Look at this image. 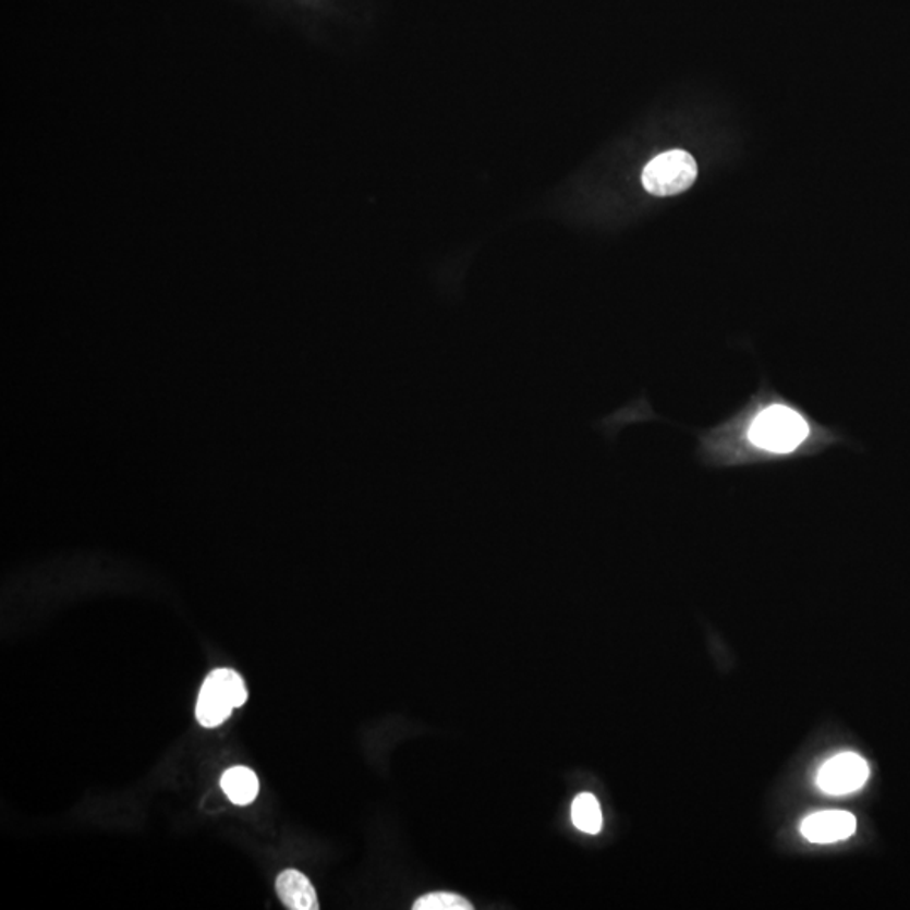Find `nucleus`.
Segmentation results:
<instances>
[{"instance_id": "obj_5", "label": "nucleus", "mask_w": 910, "mask_h": 910, "mask_svg": "<svg viewBox=\"0 0 910 910\" xmlns=\"http://www.w3.org/2000/svg\"><path fill=\"white\" fill-rule=\"evenodd\" d=\"M857 829V820L848 811H820L801 825V833L811 844H835L847 840Z\"/></svg>"}, {"instance_id": "obj_9", "label": "nucleus", "mask_w": 910, "mask_h": 910, "mask_svg": "<svg viewBox=\"0 0 910 910\" xmlns=\"http://www.w3.org/2000/svg\"><path fill=\"white\" fill-rule=\"evenodd\" d=\"M474 906L452 891H432L415 900L413 910H472Z\"/></svg>"}, {"instance_id": "obj_4", "label": "nucleus", "mask_w": 910, "mask_h": 910, "mask_svg": "<svg viewBox=\"0 0 910 910\" xmlns=\"http://www.w3.org/2000/svg\"><path fill=\"white\" fill-rule=\"evenodd\" d=\"M869 774V764L862 755L844 752L820 769L817 788L832 796L851 794L865 786Z\"/></svg>"}, {"instance_id": "obj_2", "label": "nucleus", "mask_w": 910, "mask_h": 910, "mask_svg": "<svg viewBox=\"0 0 910 910\" xmlns=\"http://www.w3.org/2000/svg\"><path fill=\"white\" fill-rule=\"evenodd\" d=\"M248 700L245 681L233 669H215L203 683L196 703L197 721L206 728H215L230 718L234 708Z\"/></svg>"}, {"instance_id": "obj_1", "label": "nucleus", "mask_w": 910, "mask_h": 910, "mask_svg": "<svg viewBox=\"0 0 910 910\" xmlns=\"http://www.w3.org/2000/svg\"><path fill=\"white\" fill-rule=\"evenodd\" d=\"M847 444V434L814 421L764 378L737 412L699 432L696 458L705 468H745L816 458L829 447Z\"/></svg>"}, {"instance_id": "obj_6", "label": "nucleus", "mask_w": 910, "mask_h": 910, "mask_svg": "<svg viewBox=\"0 0 910 910\" xmlns=\"http://www.w3.org/2000/svg\"><path fill=\"white\" fill-rule=\"evenodd\" d=\"M277 896L282 900L283 906L290 910H317L316 888L311 884L304 873L299 870H283L276 881Z\"/></svg>"}, {"instance_id": "obj_8", "label": "nucleus", "mask_w": 910, "mask_h": 910, "mask_svg": "<svg viewBox=\"0 0 910 910\" xmlns=\"http://www.w3.org/2000/svg\"><path fill=\"white\" fill-rule=\"evenodd\" d=\"M572 822L575 828L587 835H597L603 829L604 817L597 798L591 792L577 796L572 804Z\"/></svg>"}, {"instance_id": "obj_7", "label": "nucleus", "mask_w": 910, "mask_h": 910, "mask_svg": "<svg viewBox=\"0 0 910 910\" xmlns=\"http://www.w3.org/2000/svg\"><path fill=\"white\" fill-rule=\"evenodd\" d=\"M221 788H223L225 794L228 796L231 803L246 806L257 798L260 782H258L257 774L253 773L252 769L239 766L231 767L223 774Z\"/></svg>"}, {"instance_id": "obj_3", "label": "nucleus", "mask_w": 910, "mask_h": 910, "mask_svg": "<svg viewBox=\"0 0 910 910\" xmlns=\"http://www.w3.org/2000/svg\"><path fill=\"white\" fill-rule=\"evenodd\" d=\"M699 168L684 150H669L654 157L643 171V186L653 196H675L693 186Z\"/></svg>"}]
</instances>
